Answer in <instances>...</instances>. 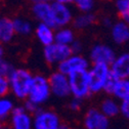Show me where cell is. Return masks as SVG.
Returning a JSON list of instances; mask_svg holds the SVG:
<instances>
[{"instance_id":"obj_4","label":"cell","mask_w":129,"mask_h":129,"mask_svg":"<svg viewBox=\"0 0 129 129\" xmlns=\"http://www.w3.org/2000/svg\"><path fill=\"white\" fill-rule=\"evenodd\" d=\"M70 82V89L72 98L84 101L89 98L91 91L89 86V78H88V71L77 72L69 76Z\"/></svg>"},{"instance_id":"obj_33","label":"cell","mask_w":129,"mask_h":129,"mask_svg":"<svg viewBox=\"0 0 129 129\" xmlns=\"http://www.w3.org/2000/svg\"><path fill=\"white\" fill-rule=\"evenodd\" d=\"M55 2H58V3H62V4H67V5H70V4H74L75 0H53Z\"/></svg>"},{"instance_id":"obj_34","label":"cell","mask_w":129,"mask_h":129,"mask_svg":"<svg viewBox=\"0 0 129 129\" xmlns=\"http://www.w3.org/2000/svg\"><path fill=\"white\" fill-rule=\"evenodd\" d=\"M4 53H5V51H4L3 44H2V43H0V59L4 58Z\"/></svg>"},{"instance_id":"obj_31","label":"cell","mask_w":129,"mask_h":129,"mask_svg":"<svg viewBox=\"0 0 129 129\" xmlns=\"http://www.w3.org/2000/svg\"><path fill=\"white\" fill-rule=\"evenodd\" d=\"M24 108L30 113V114H32V115H34L35 113H37L41 108H39V107H37L36 105H34L33 103H31V102H29V101H25V103H24Z\"/></svg>"},{"instance_id":"obj_36","label":"cell","mask_w":129,"mask_h":129,"mask_svg":"<svg viewBox=\"0 0 129 129\" xmlns=\"http://www.w3.org/2000/svg\"><path fill=\"white\" fill-rule=\"evenodd\" d=\"M30 2H32L33 4H35V3H38V2H42V1H46V0H29Z\"/></svg>"},{"instance_id":"obj_2","label":"cell","mask_w":129,"mask_h":129,"mask_svg":"<svg viewBox=\"0 0 129 129\" xmlns=\"http://www.w3.org/2000/svg\"><path fill=\"white\" fill-rule=\"evenodd\" d=\"M51 90L49 85L48 77L38 74L34 75L33 83H32L27 101L33 103L37 107H41L49 101L51 96Z\"/></svg>"},{"instance_id":"obj_25","label":"cell","mask_w":129,"mask_h":129,"mask_svg":"<svg viewBox=\"0 0 129 129\" xmlns=\"http://www.w3.org/2000/svg\"><path fill=\"white\" fill-rule=\"evenodd\" d=\"M74 5L80 11V13H92L95 8V0H75Z\"/></svg>"},{"instance_id":"obj_16","label":"cell","mask_w":129,"mask_h":129,"mask_svg":"<svg viewBox=\"0 0 129 129\" xmlns=\"http://www.w3.org/2000/svg\"><path fill=\"white\" fill-rule=\"evenodd\" d=\"M111 38L117 45H124L129 42V24L118 21L111 27Z\"/></svg>"},{"instance_id":"obj_38","label":"cell","mask_w":129,"mask_h":129,"mask_svg":"<svg viewBox=\"0 0 129 129\" xmlns=\"http://www.w3.org/2000/svg\"><path fill=\"white\" fill-rule=\"evenodd\" d=\"M4 129H11V128H10V127H5Z\"/></svg>"},{"instance_id":"obj_20","label":"cell","mask_w":129,"mask_h":129,"mask_svg":"<svg viewBox=\"0 0 129 129\" xmlns=\"http://www.w3.org/2000/svg\"><path fill=\"white\" fill-rule=\"evenodd\" d=\"M14 31H15V35L19 36H29L34 30L33 24L30 20H28L26 17H15L12 19Z\"/></svg>"},{"instance_id":"obj_11","label":"cell","mask_w":129,"mask_h":129,"mask_svg":"<svg viewBox=\"0 0 129 129\" xmlns=\"http://www.w3.org/2000/svg\"><path fill=\"white\" fill-rule=\"evenodd\" d=\"M48 80H49L51 94L54 95L55 98L66 99L69 95H71L70 82L68 76L63 75L58 71H55L50 74V76L48 77Z\"/></svg>"},{"instance_id":"obj_3","label":"cell","mask_w":129,"mask_h":129,"mask_svg":"<svg viewBox=\"0 0 129 129\" xmlns=\"http://www.w3.org/2000/svg\"><path fill=\"white\" fill-rule=\"evenodd\" d=\"M88 78L91 94L105 91L107 84L112 78L110 66L104 63H92L88 70Z\"/></svg>"},{"instance_id":"obj_26","label":"cell","mask_w":129,"mask_h":129,"mask_svg":"<svg viewBox=\"0 0 129 129\" xmlns=\"http://www.w3.org/2000/svg\"><path fill=\"white\" fill-rule=\"evenodd\" d=\"M14 69L15 68L13 67V64L10 61H8L7 59H5V58L0 59V75L8 77Z\"/></svg>"},{"instance_id":"obj_23","label":"cell","mask_w":129,"mask_h":129,"mask_svg":"<svg viewBox=\"0 0 129 129\" xmlns=\"http://www.w3.org/2000/svg\"><path fill=\"white\" fill-rule=\"evenodd\" d=\"M14 108V103L10 98L8 96L0 98V120L3 122L4 120L9 119Z\"/></svg>"},{"instance_id":"obj_39","label":"cell","mask_w":129,"mask_h":129,"mask_svg":"<svg viewBox=\"0 0 129 129\" xmlns=\"http://www.w3.org/2000/svg\"><path fill=\"white\" fill-rule=\"evenodd\" d=\"M46 1H49L50 2V1H53V0H46Z\"/></svg>"},{"instance_id":"obj_1","label":"cell","mask_w":129,"mask_h":129,"mask_svg":"<svg viewBox=\"0 0 129 129\" xmlns=\"http://www.w3.org/2000/svg\"><path fill=\"white\" fill-rule=\"evenodd\" d=\"M34 75L29 70L24 68H15L8 76L10 92L14 98L21 101H26L32 83H33Z\"/></svg>"},{"instance_id":"obj_8","label":"cell","mask_w":129,"mask_h":129,"mask_svg":"<svg viewBox=\"0 0 129 129\" xmlns=\"http://www.w3.org/2000/svg\"><path fill=\"white\" fill-rule=\"evenodd\" d=\"M51 12H52V22L54 29L68 27L70 24L73 23L74 12L70 5L52 1Z\"/></svg>"},{"instance_id":"obj_14","label":"cell","mask_w":129,"mask_h":129,"mask_svg":"<svg viewBox=\"0 0 129 129\" xmlns=\"http://www.w3.org/2000/svg\"><path fill=\"white\" fill-rule=\"evenodd\" d=\"M111 74L117 80L129 78V52H122L117 55L110 66Z\"/></svg>"},{"instance_id":"obj_6","label":"cell","mask_w":129,"mask_h":129,"mask_svg":"<svg viewBox=\"0 0 129 129\" xmlns=\"http://www.w3.org/2000/svg\"><path fill=\"white\" fill-rule=\"evenodd\" d=\"M90 68V60L82 54H72L67 59L57 66V71L66 76H70L77 72L88 71Z\"/></svg>"},{"instance_id":"obj_37","label":"cell","mask_w":129,"mask_h":129,"mask_svg":"<svg viewBox=\"0 0 129 129\" xmlns=\"http://www.w3.org/2000/svg\"><path fill=\"white\" fill-rule=\"evenodd\" d=\"M5 127H4V125H3V122L0 120V129H4Z\"/></svg>"},{"instance_id":"obj_29","label":"cell","mask_w":129,"mask_h":129,"mask_svg":"<svg viewBox=\"0 0 129 129\" xmlns=\"http://www.w3.org/2000/svg\"><path fill=\"white\" fill-rule=\"evenodd\" d=\"M120 115L129 121V99L120 101Z\"/></svg>"},{"instance_id":"obj_27","label":"cell","mask_w":129,"mask_h":129,"mask_svg":"<svg viewBox=\"0 0 129 129\" xmlns=\"http://www.w3.org/2000/svg\"><path fill=\"white\" fill-rule=\"evenodd\" d=\"M9 92H10V87H9L8 77L0 75V98L7 96Z\"/></svg>"},{"instance_id":"obj_5","label":"cell","mask_w":129,"mask_h":129,"mask_svg":"<svg viewBox=\"0 0 129 129\" xmlns=\"http://www.w3.org/2000/svg\"><path fill=\"white\" fill-rule=\"evenodd\" d=\"M63 123L53 110L40 109L33 115V129H61Z\"/></svg>"},{"instance_id":"obj_22","label":"cell","mask_w":129,"mask_h":129,"mask_svg":"<svg viewBox=\"0 0 129 129\" xmlns=\"http://www.w3.org/2000/svg\"><path fill=\"white\" fill-rule=\"evenodd\" d=\"M95 22V15L93 13H79L74 17L73 28L76 30H85L91 27Z\"/></svg>"},{"instance_id":"obj_7","label":"cell","mask_w":129,"mask_h":129,"mask_svg":"<svg viewBox=\"0 0 129 129\" xmlns=\"http://www.w3.org/2000/svg\"><path fill=\"white\" fill-rule=\"evenodd\" d=\"M72 50L70 46L61 45L58 43H52L43 48V57L45 61L49 64H58L72 55Z\"/></svg>"},{"instance_id":"obj_10","label":"cell","mask_w":129,"mask_h":129,"mask_svg":"<svg viewBox=\"0 0 129 129\" xmlns=\"http://www.w3.org/2000/svg\"><path fill=\"white\" fill-rule=\"evenodd\" d=\"M117 54L112 46L105 43L94 44L89 51V60L92 63H104L111 66Z\"/></svg>"},{"instance_id":"obj_12","label":"cell","mask_w":129,"mask_h":129,"mask_svg":"<svg viewBox=\"0 0 129 129\" xmlns=\"http://www.w3.org/2000/svg\"><path fill=\"white\" fill-rule=\"evenodd\" d=\"M11 129H33V115L24 108V106H15L9 117Z\"/></svg>"},{"instance_id":"obj_40","label":"cell","mask_w":129,"mask_h":129,"mask_svg":"<svg viewBox=\"0 0 129 129\" xmlns=\"http://www.w3.org/2000/svg\"><path fill=\"white\" fill-rule=\"evenodd\" d=\"M0 2H1V0H0Z\"/></svg>"},{"instance_id":"obj_32","label":"cell","mask_w":129,"mask_h":129,"mask_svg":"<svg viewBox=\"0 0 129 129\" xmlns=\"http://www.w3.org/2000/svg\"><path fill=\"white\" fill-rule=\"evenodd\" d=\"M103 24L106 26V27H112V25L113 24H114V23H113V21H112V19L111 18H109V17H104L103 18Z\"/></svg>"},{"instance_id":"obj_19","label":"cell","mask_w":129,"mask_h":129,"mask_svg":"<svg viewBox=\"0 0 129 129\" xmlns=\"http://www.w3.org/2000/svg\"><path fill=\"white\" fill-rule=\"evenodd\" d=\"M15 36L12 19L7 17L0 18V43H10Z\"/></svg>"},{"instance_id":"obj_35","label":"cell","mask_w":129,"mask_h":129,"mask_svg":"<svg viewBox=\"0 0 129 129\" xmlns=\"http://www.w3.org/2000/svg\"><path fill=\"white\" fill-rule=\"evenodd\" d=\"M61 129H79V128H76V127H71V126H69V125L63 124V125H62V127H61Z\"/></svg>"},{"instance_id":"obj_18","label":"cell","mask_w":129,"mask_h":129,"mask_svg":"<svg viewBox=\"0 0 129 129\" xmlns=\"http://www.w3.org/2000/svg\"><path fill=\"white\" fill-rule=\"evenodd\" d=\"M99 109L109 119L115 118L120 115V102L113 96H108L101 102Z\"/></svg>"},{"instance_id":"obj_30","label":"cell","mask_w":129,"mask_h":129,"mask_svg":"<svg viewBox=\"0 0 129 129\" xmlns=\"http://www.w3.org/2000/svg\"><path fill=\"white\" fill-rule=\"evenodd\" d=\"M70 47H71V50H72L73 54H81V52L83 50V44H82V42L77 40V39L72 43V45Z\"/></svg>"},{"instance_id":"obj_24","label":"cell","mask_w":129,"mask_h":129,"mask_svg":"<svg viewBox=\"0 0 129 129\" xmlns=\"http://www.w3.org/2000/svg\"><path fill=\"white\" fill-rule=\"evenodd\" d=\"M115 8L121 21L129 24V0H115Z\"/></svg>"},{"instance_id":"obj_17","label":"cell","mask_w":129,"mask_h":129,"mask_svg":"<svg viewBox=\"0 0 129 129\" xmlns=\"http://www.w3.org/2000/svg\"><path fill=\"white\" fill-rule=\"evenodd\" d=\"M34 34L37 40L43 45V47L54 43L55 30L54 28L43 23H38L34 28Z\"/></svg>"},{"instance_id":"obj_21","label":"cell","mask_w":129,"mask_h":129,"mask_svg":"<svg viewBox=\"0 0 129 129\" xmlns=\"http://www.w3.org/2000/svg\"><path fill=\"white\" fill-rule=\"evenodd\" d=\"M75 40H76V37H75V32L73 29L69 27H64V28H58L55 30V37H54L55 43L66 45V46H71Z\"/></svg>"},{"instance_id":"obj_28","label":"cell","mask_w":129,"mask_h":129,"mask_svg":"<svg viewBox=\"0 0 129 129\" xmlns=\"http://www.w3.org/2000/svg\"><path fill=\"white\" fill-rule=\"evenodd\" d=\"M82 105H83V102L82 101L72 98L70 100L69 104H68V109L71 112H73V113H78L80 110L82 109Z\"/></svg>"},{"instance_id":"obj_9","label":"cell","mask_w":129,"mask_h":129,"mask_svg":"<svg viewBox=\"0 0 129 129\" xmlns=\"http://www.w3.org/2000/svg\"><path fill=\"white\" fill-rule=\"evenodd\" d=\"M110 119L106 117L99 108H90L83 115V129H109Z\"/></svg>"},{"instance_id":"obj_13","label":"cell","mask_w":129,"mask_h":129,"mask_svg":"<svg viewBox=\"0 0 129 129\" xmlns=\"http://www.w3.org/2000/svg\"><path fill=\"white\" fill-rule=\"evenodd\" d=\"M105 92L116 100L123 101L129 99V78L117 80L112 76L106 86Z\"/></svg>"},{"instance_id":"obj_15","label":"cell","mask_w":129,"mask_h":129,"mask_svg":"<svg viewBox=\"0 0 129 129\" xmlns=\"http://www.w3.org/2000/svg\"><path fill=\"white\" fill-rule=\"evenodd\" d=\"M33 17L38 21V23H43L48 26L53 27L52 22V12H51V2L42 1L32 5L31 8Z\"/></svg>"}]
</instances>
